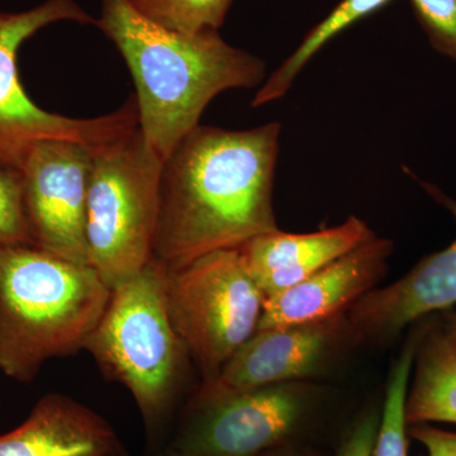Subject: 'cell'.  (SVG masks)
Listing matches in <instances>:
<instances>
[{
  "instance_id": "obj_24",
  "label": "cell",
  "mask_w": 456,
  "mask_h": 456,
  "mask_svg": "<svg viewBox=\"0 0 456 456\" xmlns=\"http://www.w3.org/2000/svg\"><path fill=\"white\" fill-rule=\"evenodd\" d=\"M443 323L445 329L448 330L450 334L456 338V312L445 311L443 317Z\"/></svg>"
},
{
  "instance_id": "obj_18",
  "label": "cell",
  "mask_w": 456,
  "mask_h": 456,
  "mask_svg": "<svg viewBox=\"0 0 456 456\" xmlns=\"http://www.w3.org/2000/svg\"><path fill=\"white\" fill-rule=\"evenodd\" d=\"M156 25L182 33L218 31L232 0H130Z\"/></svg>"
},
{
  "instance_id": "obj_25",
  "label": "cell",
  "mask_w": 456,
  "mask_h": 456,
  "mask_svg": "<svg viewBox=\"0 0 456 456\" xmlns=\"http://www.w3.org/2000/svg\"><path fill=\"white\" fill-rule=\"evenodd\" d=\"M146 456H188L184 452H179L171 445L163 446V448L155 449L154 452H150Z\"/></svg>"
},
{
  "instance_id": "obj_23",
  "label": "cell",
  "mask_w": 456,
  "mask_h": 456,
  "mask_svg": "<svg viewBox=\"0 0 456 456\" xmlns=\"http://www.w3.org/2000/svg\"><path fill=\"white\" fill-rule=\"evenodd\" d=\"M260 456H320V454L307 444L292 443L269 450Z\"/></svg>"
},
{
  "instance_id": "obj_19",
  "label": "cell",
  "mask_w": 456,
  "mask_h": 456,
  "mask_svg": "<svg viewBox=\"0 0 456 456\" xmlns=\"http://www.w3.org/2000/svg\"><path fill=\"white\" fill-rule=\"evenodd\" d=\"M32 244L22 171L0 165V251Z\"/></svg>"
},
{
  "instance_id": "obj_4",
  "label": "cell",
  "mask_w": 456,
  "mask_h": 456,
  "mask_svg": "<svg viewBox=\"0 0 456 456\" xmlns=\"http://www.w3.org/2000/svg\"><path fill=\"white\" fill-rule=\"evenodd\" d=\"M167 277V266L152 257L114 288L86 346L104 377L130 392L152 440L175 416L191 360L170 320Z\"/></svg>"
},
{
  "instance_id": "obj_10",
  "label": "cell",
  "mask_w": 456,
  "mask_h": 456,
  "mask_svg": "<svg viewBox=\"0 0 456 456\" xmlns=\"http://www.w3.org/2000/svg\"><path fill=\"white\" fill-rule=\"evenodd\" d=\"M355 344L346 314L317 322L256 331L220 374L197 392L227 395L326 373L346 345Z\"/></svg>"
},
{
  "instance_id": "obj_13",
  "label": "cell",
  "mask_w": 456,
  "mask_h": 456,
  "mask_svg": "<svg viewBox=\"0 0 456 456\" xmlns=\"http://www.w3.org/2000/svg\"><path fill=\"white\" fill-rule=\"evenodd\" d=\"M377 235L367 222L350 216L344 224L311 233L278 230L239 248L248 274L265 298L284 292Z\"/></svg>"
},
{
  "instance_id": "obj_22",
  "label": "cell",
  "mask_w": 456,
  "mask_h": 456,
  "mask_svg": "<svg viewBox=\"0 0 456 456\" xmlns=\"http://www.w3.org/2000/svg\"><path fill=\"white\" fill-rule=\"evenodd\" d=\"M410 439L419 441L425 456H456V432L444 430L432 424L408 426Z\"/></svg>"
},
{
  "instance_id": "obj_26",
  "label": "cell",
  "mask_w": 456,
  "mask_h": 456,
  "mask_svg": "<svg viewBox=\"0 0 456 456\" xmlns=\"http://www.w3.org/2000/svg\"><path fill=\"white\" fill-rule=\"evenodd\" d=\"M108 456H128V455H127V452H125V449H123V450H121V452H114V454L108 455Z\"/></svg>"
},
{
  "instance_id": "obj_15",
  "label": "cell",
  "mask_w": 456,
  "mask_h": 456,
  "mask_svg": "<svg viewBox=\"0 0 456 456\" xmlns=\"http://www.w3.org/2000/svg\"><path fill=\"white\" fill-rule=\"evenodd\" d=\"M413 368L404 403L407 425H456V338L443 322L426 323Z\"/></svg>"
},
{
  "instance_id": "obj_1",
  "label": "cell",
  "mask_w": 456,
  "mask_h": 456,
  "mask_svg": "<svg viewBox=\"0 0 456 456\" xmlns=\"http://www.w3.org/2000/svg\"><path fill=\"white\" fill-rule=\"evenodd\" d=\"M281 125H198L163 163L154 257L182 265L278 231L274 178Z\"/></svg>"
},
{
  "instance_id": "obj_20",
  "label": "cell",
  "mask_w": 456,
  "mask_h": 456,
  "mask_svg": "<svg viewBox=\"0 0 456 456\" xmlns=\"http://www.w3.org/2000/svg\"><path fill=\"white\" fill-rule=\"evenodd\" d=\"M432 46L456 61V0H411Z\"/></svg>"
},
{
  "instance_id": "obj_11",
  "label": "cell",
  "mask_w": 456,
  "mask_h": 456,
  "mask_svg": "<svg viewBox=\"0 0 456 456\" xmlns=\"http://www.w3.org/2000/svg\"><path fill=\"white\" fill-rule=\"evenodd\" d=\"M456 218V202L426 185ZM456 305V240L388 287L371 289L346 312L354 342L391 340L407 326Z\"/></svg>"
},
{
  "instance_id": "obj_16",
  "label": "cell",
  "mask_w": 456,
  "mask_h": 456,
  "mask_svg": "<svg viewBox=\"0 0 456 456\" xmlns=\"http://www.w3.org/2000/svg\"><path fill=\"white\" fill-rule=\"evenodd\" d=\"M389 2L391 0H342L325 20H321L307 33L292 55L288 57L268 79H265L255 95L251 106L263 107L283 98L302 69L311 61L318 51L342 31L355 25L362 18L386 7Z\"/></svg>"
},
{
  "instance_id": "obj_17",
  "label": "cell",
  "mask_w": 456,
  "mask_h": 456,
  "mask_svg": "<svg viewBox=\"0 0 456 456\" xmlns=\"http://www.w3.org/2000/svg\"><path fill=\"white\" fill-rule=\"evenodd\" d=\"M425 327L426 322H421V325L413 329L398 358L393 362L387 380L386 399L373 456H408L410 435L404 415V403L417 347Z\"/></svg>"
},
{
  "instance_id": "obj_6",
  "label": "cell",
  "mask_w": 456,
  "mask_h": 456,
  "mask_svg": "<svg viewBox=\"0 0 456 456\" xmlns=\"http://www.w3.org/2000/svg\"><path fill=\"white\" fill-rule=\"evenodd\" d=\"M167 303L174 329L209 384L257 331L265 297L239 248H227L167 266Z\"/></svg>"
},
{
  "instance_id": "obj_21",
  "label": "cell",
  "mask_w": 456,
  "mask_h": 456,
  "mask_svg": "<svg viewBox=\"0 0 456 456\" xmlns=\"http://www.w3.org/2000/svg\"><path fill=\"white\" fill-rule=\"evenodd\" d=\"M382 410L367 408L349 426L341 437L335 456H373Z\"/></svg>"
},
{
  "instance_id": "obj_3",
  "label": "cell",
  "mask_w": 456,
  "mask_h": 456,
  "mask_svg": "<svg viewBox=\"0 0 456 456\" xmlns=\"http://www.w3.org/2000/svg\"><path fill=\"white\" fill-rule=\"evenodd\" d=\"M110 296L86 264L31 245L0 251V371L31 383L50 360L86 351Z\"/></svg>"
},
{
  "instance_id": "obj_14",
  "label": "cell",
  "mask_w": 456,
  "mask_h": 456,
  "mask_svg": "<svg viewBox=\"0 0 456 456\" xmlns=\"http://www.w3.org/2000/svg\"><path fill=\"white\" fill-rule=\"evenodd\" d=\"M121 450L103 417L61 393L45 395L22 424L0 435V456H108Z\"/></svg>"
},
{
  "instance_id": "obj_12",
  "label": "cell",
  "mask_w": 456,
  "mask_h": 456,
  "mask_svg": "<svg viewBox=\"0 0 456 456\" xmlns=\"http://www.w3.org/2000/svg\"><path fill=\"white\" fill-rule=\"evenodd\" d=\"M392 251V241L375 237L301 283L265 298L257 331L346 314L384 277Z\"/></svg>"
},
{
  "instance_id": "obj_9",
  "label": "cell",
  "mask_w": 456,
  "mask_h": 456,
  "mask_svg": "<svg viewBox=\"0 0 456 456\" xmlns=\"http://www.w3.org/2000/svg\"><path fill=\"white\" fill-rule=\"evenodd\" d=\"M92 161L93 147L74 141L47 140L33 146L20 170L33 246L86 265V200Z\"/></svg>"
},
{
  "instance_id": "obj_7",
  "label": "cell",
  "mask_w": 456,
  "mask_h": 456,
  "mask_svg": "<svg viewBox=\"0 0 456 456\" xmlns=\"http://www.w3.org/2000/svg\"><path fill=\"white\" fill-rule=\"evenodd\" d=\"M71 20L95 25L75 0H46L18 13H0V165L22 170L27 156L38 142L68 140L94 149L139 127L134 95L112 113L77 119L50 113L36 106L18 75L20 46L53 23Z\"/></svg>"
},
{
  "instance_id": "obj_8",
  "label": "cell",
  "mask_w": 456,
  "mask_h": 456,
  "mask_svg": "<svg viewBox=\"0 0 456 456\" xmlns=\"http://www.w3.org/2000/svg\"><path fill=\"white\" fill-rule=\"evenodd\" d=\"M320 403V393L307 382L227 395L197 392L180 412L169 445L188 456H260L305 443Z\"/></svg>"
},
{
  "instance_id": "obj_5",
  "label": "cell",
  "mask_w": 456,
  "mask_h": 456,
  "mask_svg": "<svg viewBox=\"0 0 456 456\" xmlns=\"http://www.w3.org/2000/svg\"><path fill=\"white\" fill-rule=\"evenodd\" d=\"M163 163L139 127L93 149L86 200L88 260L110 289L154 257Z\"/></svg>"
},
{
  "instance_id": "obj_2",
  "label": "cell",
  "mask_w": 456,
  "mask_h": 456,
  "mask_svg": "<svg viewBox=\"0 0 456 456\" xmlns=\"http://www.w3.org/2000/svg\"><path fill=\"white\" fill-rule=\"evenodd\" d=\"M95 25L130 69L141 134L163 161L200 125L218 94L265 82V62L231 46L218 31H171L143 17L130 0H102Z\"/></svg>"
}]
</instances>
